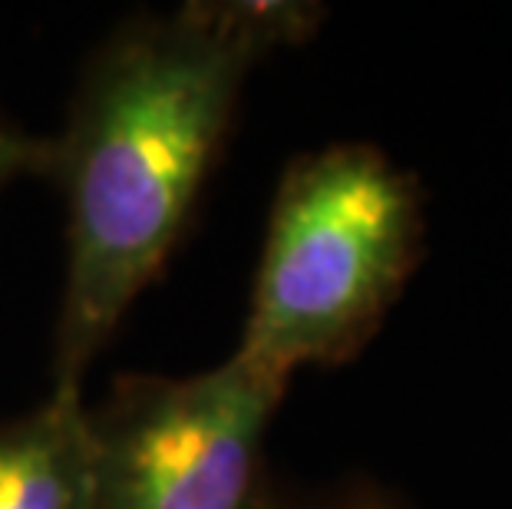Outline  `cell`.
Returning a JSON list of instances; mask_svg holds the SVG:
<instances>
[{
  "instance_id": "4",
  "label": "cell",
  "mask_w": 512,
  "mask_h": 509,
  "mask_svg": "<svg viewBox=\"0 0 512 509\" xmlns=\"http://www.w3.org/2000/svg\"><path fill=\"white\" fill-rule=\"evenodd\" d=\"M0 509H96L80 391H53L34 414L0 424Z\"/></svg>"
},
{
  "instance_id": "6",
  "label": "cell",
  "mask_w": 512,
  "mask_h": 509,
  "mask_svg": "<svg viewBox=\"0 0 512 509\" xmlns=\"http://www.w3.org/2000/svg\"><path fill=\"white\" fill-rule=\"evenodd\" d=\"M271 509H397L387 496H380L377 490H331L321 496H311V500H281L275 496V506Z\"/></svg>"
},
{
  "instance_id": "1",
  "label": "cell",
  "mask_w": 512,
  "mask_h": 509,
  "mask_svg": "<svg viewBox=\"0 0 512 509\" xmlns=\"http://www.w3.org/2000/svg\"><path fill=\"white\" fill-rule=\"evenodd\" d=\"M318 4H185L116 30L83 73L50 176L67 192L70 265L53 391L83 371L159 272L209 179L261 57L318 30Z\"/></svg>"
},
{
  "instance_id": "5",
  "label": "cell",
  "mask_w": 512,
  "mask_h": 509,
  "mask_svg": "<svg viewBox=\"0 0 512 509\" xmlns=\"http://www.w3.org/2000/svg\"><path fill=\"white\" fill-rule=\"evenodd\" d=\"M50 139L20 133L7 119H0V189L10 179L27 176V172H47L50 169Z\"/></svg>"
},
{
  "instance_id": "3",
  "label": "cell",
  "mask_w": 512,
  "mask_h": 509,
  "mask_svg": "<svg viewBox=\"0 0 512 509\" xmlns=\"http://www.w3.org/2000/svg\"><path fill=\"white\" fill-rule=\"evenodd\" d=\"M285 391L238 354L195 377H119L86 410L96 509H271L265 433Z\"/></svg>"
},
{
  "instance_id": "2",
  "label": "cell",
  "mask_w": 512,
  "mask_h": 509,
  "mask_svg": "<svg viewBox=\"0 0 512 509\" xmlns=\"http://www.w3.org/2000/svg\"><path fill=\"white\" fill-rule=\"evenodd\" d=\"M420 182L370 143L291 162L275 192L238 357L278 381L357 357L423 258Z\"/></svg>"
}]
</instances>
